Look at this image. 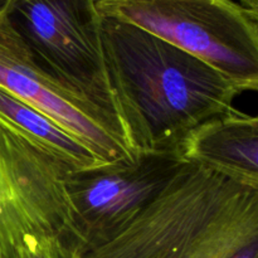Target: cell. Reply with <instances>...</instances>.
<instances>
[{"label":"cell","mask_w":258,"mask_h":258,"mask_svg":"<svg viewBox=\"0 0 258 258\" xmlns=\"http://www.w3.org/2000/svg\"><path fill=\"white\" fill-rule=\"evenodd\" d=\"M238 3L249 12L258 14V0H238Z\"/></svg>","instance_id":"obj_11"},{"label":"cell","mask_w":258,"mask_h":258,"mask_svg":"<svg viewBox=\"0 0 258 258\" xmlns=\"http://www.w3.org/2000/svg\"><path fill=\"white\" fill-rule=\"evenodd\" d=\"M180 153L196 165L258 190V115L232 108L191 133Z\"/></svg>","instance_id":"obj_8"},{"label":"cell","mask_w":258,"mask_h":258,"mask_svg":"<svg viewBox=\"0 0 258 258\" xmlns=\"http://www.w3.org/2000/svg\"><path fill=\"white\" fill-rule=\"evenodd\" d=\"M0 87L77 136L102 163L134 155L105 116L38 67L7 12L0 13Z\"/></svg>","instance_id":"obj_7"},{"label":"cell","mask_w":258,"mask_h":258,"mask_svg":"<svg viewBox=\"0 0 258 258\" xmlns=\"http://www.w3.org/2000/svg\"><path fill=\"white\" fill-rule=\"evenodd\" d=\"M101 18L138 27L258 92V23L233 0H95Z\"/></svg>","instance_id":"obj_3"},{"label":"cell","mask_w":258,"mask_h":258,"mask_svg":"<svg viewBox=\"0 0 258 258\" xmlns=\"http://www.w3.org/2000/svg\"><path fill=\"white\" fill-rule=\"evenodd\" d=\"M253 15H254V18H256V20H257V23H258V14H254V13H253Z\"/></svg>","instance_id":"obj_13"},{"label":"cell","mask_w":258,"mask_h":258,"mask_svg":"<svg viewBox=\"0 0 258 258\" xmlns=\"http://www.w3.org/2000/svg\"><path fill=\"white\" fill-rule=\"evenodd\" d=\"M81 247L73 236L34 237L25 242L14 258H81Z\"/></svg>","instance_id":"obj_10"},{"label":"cell","mask_w":258,"mask_h":258,"mask_svg":"<svg viewBox=\"0 0 258 258\" xmlns=\"http://www.w3.org/2000/svg\"><path fill=\"white\" fill-rule=\"evenodd\" d=\"M133 258H258V190L186 166L136 219Z\"/></svg>","instance_id":"obj_2"},{"label":"cell","mask_w":258,"mask_h":258,"mask_svg":"<svg viewBox=\"0 0 258 258\" xmlns=\"http://www.w3.org/2000/svg\"><path fill=\"white\" fill-rule=\"evenodd\" d=\"M0 118L73 170L102 164L95 151L42 111L0 87Z\"/></svg>","instance_id":"obj_9"},{"label":"cell","mask_w":258,"mask_h":258,"mask_svg":"<svg viewBox=\"0 0 258 258\" xmlns=\"http://www.w3.org/2000/svg\"><path fill=\"white\" fill-rule=\"evenodd\" d=\"M111 93L131 153L180 151L191 133L234 108L242 91L196 55L102 18Z\"/></svg>","instance_id":"obj_1"},{"label":"cell","mask_w":258,"mask_h":258,"mask_svg":"<svg viewBox=\"0 0 258 258\" xmlns=\"http://www.w3.org/2000/svg\"><path fill=\"white\" fill-rule=\"evenodd\" d=\"M10 0H0V13L7 12L8 8H9Z\"/></svg>","instance_id":"obj_12"},{"label":"cell","mask_w":258,"mask_h":258,"mask_svg":"<svg viewBox=\"0 0 258 258\" xmlns=\"http://www.w3.org/2000/svg\"><path fill=\"white\" fill-rule=\"evenodd\" d=\"M7 14L38 67L93 106L126 140L106 72L95 0H10Z\"/></svg>","instance_id":"obj_4"},{"label":"cell","mask_w":258,"mask_h":258,"mask_svg":"<svg viewBox=\"0 0 258 258\" xmlns=\"http://www.w3.org/2000/svg\"><path fill=\"white\" fill-rule=\"evenodd\" d=\"M186 163L180 151L135 153L70 171L66 191L81 251L96 248L125 231Z\"/></svg>","instance_id":"obj_5"},{"label":"cell","mask_w":258,"mask_h":258,"mask_svg":"<svg viewBox=\"0 0 258 258\" xmlns=\"http://www.w3.org/2000/svg\"><path fill=\"white\" fill-rule=\"evenodd\" d=\"M70 166L0 118V258L34 237L73 236Z\"/></svg>","instance_id":"obj_6"}]
</instances>
